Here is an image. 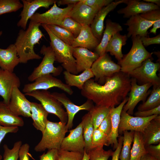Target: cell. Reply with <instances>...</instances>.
<instances>
[{
	"label": "cell",
	"instance_id": "obj_35",
	"mask_svg": "<svg viewBox=\"0 0 160 160\" xmlns=\"http://www.w3.org/2000/svg\"><path fill=\"white\" fill-rule=\"evenodd\" d=\"M111 108L95 105L89 111L94 130L98 128L109 113Z\"/></svg>",
	"mask_w": 160,
	"mask_h": 160
},
{
	"label": "cell",
	"instance_id": "obj_49",
	"mask_svg": "<svg viewBox=\"0 0 160 160\" xmlns=\"http://www.w3.org/2000/svg\"><path fill=\"white\" fill-rule=\"evenodd\" d=\"M134 114L135 116L142 117H147L153 115H160V105L151 109L141 111H138Z\"/></svg>",
	"mask_w": 160,
	"mask_h": 160
},
{
	"label": "cell",
	"instance_id": "obj_46",
	"mask_svg": "<svg viewBox=\"0 0 160 160\" xmlns=\"http://www.w3.org/2000/svg\"><path fill=\"white\" fill-rule=\"evenodd\" d=\"M81 1L93 9L99 11L103 7L109 4L113 0H80Z\"/></svg>",
	"mask_w": 160,
	"mask_h": 160
},
{
	"label": "cell",
	"instance_id": "obj_34",
	"mask_svg": "<svg viewBox=\"0 0 160 160\" xmlns=\"http://www.w3.org/2000/svg\"><path fill=\"white\" fill-rule=\"evenodd\" d=\"M81 122L85 143L84 150L87 153L92 148V139L94 130L93 126L89 112L82 117Z\"/></svg>",
	"mask_w": 160,
	"mask_h": 160
},
{
	"label": "cell",
	"instance_id": "obj_24",
	"mask_svg": "<svg viewBox=\"0 0 160 160\" xmlns=\"http://www.w3.org/2000/svg\"><path fill=\"white\" fill-rule=\"evenodd\" d=\"M128 99V97H127L117 107L110 108L109 113L111 120V132L107 137V146L113 145L114 150L116 149L118 145V128L121 113Z\"/></svg>",
	"mask_w": 160,
	"mask_h": 160
},
{
	"label": "cell",
	"instance_id": "obj_55",
	"mask_svg": "<svg viewBox=\"0 0 160 160\" xmlns=\"http://www.w3.org/2000/svg\"><path fill=\"white\" fill-rule=\"evenodd\" d=\"M80 0H57L56 3L59 5L71 4L75 5Z\"/></svg>",
	"mask_w": 160,
	"mask_h": 160
},
{
	"label": "cell",
	"instance_id": "obj_44",
	"mask_svg": "<svg viewBox=\"0 0 160 160\" xmlns=\"http://www.w3.org/2000/svg\"><path fill=\"white\" fill-rule=\"evenodd\" d=\"M107 137L98 129H94L92 137L91 149L100 146H107Z\"/></svg>",
	"mask_w": 160,
	"mask_h": 160
},
{
	"label": "cell",
	"instance_id": "obj_14",
	"mask_svg": "<svg viewBox=\"0 0 160 160\" xmlns=\"http://www.w3.org/2000/svg\"><path fill=\"white\" fill-rule=\"evenodd\" d=\"M157 116L153 115L147 117H134L122 110L118 128L119 134H121L125 131H137L142 133L150 121Z\"/></svg>",
	"mask_w": 160,
	"mask_h": 160
},
{
	"label": "cell",
	"instance_id": "obj_31",
	"mask_svg": "<svg viewBox=\"0 0 160 160\" xmlns=\"http://www.w3.org/2000/svg\"><path fill=\"white\" fill-rule=\"evenodd\" d=\"M127 39L126 35H121L119 32L115 33L112 36L107 46L106 53L110 52L111 55L115 57L118 62L120 61L124 56L122 52V47L126 44Z\"/></svg>",
	"mask_w": 160,
	"mask_h": 160
},
{
	"label": "cell",
	"instance_id": "obj_27",
	"mask_svg": "<svg viewBox=\"0 0 160 160\" xmlns=\"http://www.w3.org/2000/svg\"><path fill=\"white\" fill-rule=\"evenodd\" d=\"M122 30V27L119 23L113 22L111 20L108 19L106 21L105 28L103 32L101 41L95 49V52L99 56L105 54L107 46L112 36Z\"/></svg>",
	"mask_w": 160,
	"mask_h": 160
},
{
	"label": "cell",
	"instance_id": "obj_3",
	"mask_svg": "<svg viewBox=\"0 0 160 160\" xmlns=\"http://www.w3.org/2000/svg\"><path fill=\"white\" fill-rule=\"evenodd\" d=\"M47 33L50 40V46L54 52L55 61L61 64L66 71L77 75L75 60L73 55V47L56 36L46 25H41Z\"/></svg>",
	"mask_w": 160,
	"mask_h": 160
},
{
	"label": "cell",
	"instance_id": "obj_41",
	"mask_svg": "<svg viewBox=\"0 0 160 160\" xmlns=\"http://www.w3.org/2000/svg\"><path fill=\"white\" fill-rule=\"evenodd\" d=\"M59 26L61 27L71 33L75 38L79 35L82 25L73 20L71 17H65Z\"/></svg>",
	"mask_w": 160,
	"mask_h": 160
},
{
	"label": "cell",
	"instance_id": "obj_11",
	"mask_svg": "<svg viewBox=\"0 0 160 160\" xmlns=\"http://www.w3.org/2000/svg\"><path fill=\"white\" fill-rule=\"evenodd\" d=\"M56 2L45 12L35 13L30 19V21L41 24L59 25L64 18L68 16L74 5H69L65 8H61L57 6Z\"/></svg>",
	"mask_w": 160,
	"mask_h": 160
},
{
	"label": "cell",
	"instance_id": "obj_19",
	"mask_svg": "<svg viewBox=\"0 0 160 160\" xmlns=\"http://www.w3.org/2000/svg\"><path fill=\"white\" fill-rule=\"evenodd\" d=\"M153 24V22L145 19L140 15L131 17L124 24L128 26V32L126 35L127 38H133L138 36L140 37H147L148 30Z\"/></svg>",
	"mask_w": 160,
	"mask_h": 160
},
{
	"label": "cell",
	"instance_id": "obj_25",
	"mask_svg": "<svg viewBox=\"0 0 160 160\" xmlns=\"http://www.w3.org/2000/svg\"><path fill=\"white\" fill-rule=\"evenodd\" d=\"M100 41L94 35L89 25H82L80 32L73 40V48L80 47L88 49H95Z\"/></svg>",
	"mask_w": 160,
	"mask_h": 160
},
{
	"label": "cell",
	"instance_id": "obj_23",
	"mask_svg": "<svg viewBox=\"0 0 160 160\" xmlns=\"http://www.w3.org/2000/svg\"><path fill=\"white\" fill-rule=\"evenodd\" d=\"M73 55L75 60L78 73L90 69L94 62L99 57L95 52L80 47L73 48Z\"/></svg>",
	"mask_w": 160,
	"mask_h": 160
},
{
	"label": "cell",
	"instance_id": "obj_53",
	"mask_svg": "<svg viewBox=\"0 0 160 160\" xmlns=\"http://www.w3.org/2000/svg\"><path fill=\"white\" fill-rule=\"evenodd\" d=\"M30 146L28 143L22 145L20 148L19 157L20 160H29V156L28 155Z\"/></svg>",
	"mask_w": 160,
	"mask_h": 160
},
{
	"label": "cell",
	"instance_id": "obj_45",
	"mask_svg": "<svg viewBox=\"0 0 160 160\" xmlns=\"http://www.w3.org/2000/svg\"><path fill=\"white\" fill-rule=\"evenodd\" d=\"M84 153L60 149L58 150V160H82Z\"/></svg>",
	"mask_w": 160,
	"mask_h": 160
},
{
	"label": "cell",
	"instance_id": "obj_56",
	"mask_svg": "<svg viewBox=\"0 0 160 160\" xmlns=\"http://www.w3.org/2000/svg\"><path fill=\"white\" fill-rule=\"evenodd\" d=\"M140 160H159L147 153L143 156Z\"/></svg>",
	"mask_w": 160,
	"mask_h": 160
},
{
	"label": "cell",
	"instance_id": "obj_17",
	"mask_svg": "<svg viewBox=\"0 0 160 160\" xmlns=\"http://www.w3.org/2000/svg\"><path fill=\"white\" fill-rule=\"evenodd\" d=\"M69 131L68 135L63 138L60 149L84 153L85 143L81 122Z\"/></svg>",
	"mask_w": 160,
	"mask_h": 160
},
{
	"label": "cell",
	"instance_id": "obj_57",
	"mask_svg": "<svg viewBox=\"0 0 160 160\" xmlns=\"http://www.w3.org/2000/svg\"><path fill=\"white\" fill-rule=\"evenodd\" d=\"M143 1L156 4L159 7L160 6V0H144Z\"/></svg>",
	"mask_w": 160,
	"mask_h": 160
},
{
	"label": "cell",
	"instance_id": "obj_20",
	"mask_svg": "<svg viewBox=\"0 0 160 160\" xmlns=\"http://www.w3.org/2000/svg\"><path fill=\"white\" fill-rule=\"evenodd\" d=\"M126 0H116L97 12L90 27L95 36L100 41L101 39L104 31V21L107 15L113 10L119 4L124 3Z\"/></svg>",
	"mask_w": 160,
	"mask_h": 160
},
{
	"label": "cell",
	"instance_id": "obj_8",
	"mask_svg": "<svg viewBox=\"0 0 160 160\" xmlns=\"http://www.w3.org/2000/svg\"><path fill=\"white\" fill-rule=\"evenodd\" d=\"M152 58L147 59L141 66L127 74L143 84L150 83L153 86V88H155L160 86V78L157 74L160 64L159 63L153 62Z\"/></svg>",
	"mask_w": 160,
	"mask_h": 160
},
{
	"label": "cell",
	"instance_id": "obj_43",
	"mask_svg": "<svg viewBox=\"0 0 160 160\" xmlns=\"http://www.w3.org/2000/svg\"><path fill=\"white\" fill-rule=\"evenodd\" d=\"M22 145L21 141H17L14 144L12 148L10 149L6 144L4 145L3 160H17L19 150Z\"/></svg>",
	"mask_w": 160,
	"mask_h": 160
},
{
	"label": "cell",
	"instance_id": "obj_38",
	"mask_svg": "<svg viewBox=\"0 0 160 160\" xmlns=\"http://www.w3.org/2000/svg\"><path fill=\"white\" fill-rule=\"evenodd\" d=\"M46 25L50 31L58 38L67 44L72 46L75 37L71 33L65 28L57 25L52 24Z\"/></svg>",
	"mask_w": 160,
	"mask_h": 160
},
{
	"label": "cell",
	"instance_id": "obj_33",
	"mask_svg": "<svg viewBox=\"0 0 160 160\" xmlns=\"http://www.w3.org/2000/svg\"><path fill=\"white\" fill-rule=\"evenodd\" d=\"M133 142L130 160H140L143 156L148 153L145 147L142 133L135 132Z\"/></svg>",
	"mask_w": 160,
	"mask_h": 160
},
{
	"label": "cell",
	"instance_id": "obj_12",
	"mask_svg": "<svg viewBox=\"0 0 160 160\" xmlns=\"http://www.w3.org/2000/svg\"><path fill=\"white\" fill-rule=\"evenodd\" d=\"M150 83L142 85L137 84L136 80L134 78L131 79V87L127 101L123 107V110L130 115L133 114L134 110L137 104L140 101H145L150 93L149 89L152 86Z\"/></svg>",
	"mask_w": 160,
	"mask_h": 160
},
{
	"label": "cell",
	"instance_id": "obj_7",
	"mask_svg": "<svg viewBox=\"0 0 160 160\" xmlns=\"http://www.w3.org/2000/svg\"><path fill=\"white\" fill-rule=\"evenodd\" d=\"M40 53L44 57L39 64L34 69L31 74L28 76V80L33 82L38 77L45 75L52 74L54 76L60 75L63 71L62 66H54L55 61V55L53 50L50 46L43 45L40 50Z\"/></svg>",
	"mask_w": 160,
	"mask_h": 160
},
{
	"label": "cell",
	"instance_id": "obj_54",
	"mask_svg": "<svg viewBox=\"0 0 160 160\" xmlns=\"http://www.w3.org/2000/svg\"><path fill=\"white\" fill-rule=\"evenodd\" d=\"M123 136H120L119 137L118 141V145L115 149L113 152L112 156V160H119V156L120 151L122 148L123 143Z\"/></svg>",
	"mask_w": 160,
	"mask_h": 160
},
{
	"label": "cell",
	"instance_id": "obj_48",
	"mask_svg": "<svg viewBox=\"0 0 160 160\" xmlns=\"http://www.w3.org/2000/svg\"><path fill=\"white\" fill-rule=\"evenodd\" d=\"M111 123L110 113L102 121L98 129L108 136L111 132Z\"/></svg>",
	"mask_w": 160,
	"mask_h": 160
},
{
	"label": "cell",
	"instance_id": "obj_26",
	"mask_svg": "<svg viewBox=\"0 0 160 160\" xmlns=\"http://www.w3.org/2000/svg\"><path fill=\"white\" fill-rule=\"evenodd\" d=\"M20 60L14 44H10L6 49L0 48V68L1 69L13 72Z\"/></svg>",
	"mask_w": 160,
	"mask_h": 160
},
{
	"label": "cell",
	"instance_id": "obj_36",
	"mask_svg": "<svg viewBox=\"0 0 160 160\" xmlns=\"http://www.w3.org/2000/svg\"><path fill=\"white\" fill-rule=\"evenodd\" d=\"M134 131H125L123 133V143L120 152V160H130L131 145L133 141Z\"/></svg>",
	"mask_w": 160,
	"mask_h": 160
},
{
	"label": "cell",
	"instance_id": "obj_22",
	"mask_svg": "<svg viewBox=\"0 0 160 160\" xmlns=\"http://www.w3.org/2000/svg\"><path fill=\"white\" fill-rule=\"evenodd\" d=\"M126 7L117 11L119 14H123L124 18H129L137 15L145 13L153 10L159 9V7L150 3L136 0H126Z\"/></svg>",
	"mask_w": 160,
	"mask_h": 160
},
{
	"label": "cell",
	"instance_id": "obj_18",
	"mask_svg": "<svg viewBox=\"0 0 160 160\" xmlns=\"http://www.w3.org/2000/svg\"><path fill=\"white\" fill-rule=\"evenodd\" d=\"M21 82L19 78L14 72L1 69L0 71V96L3 102L8 105L14 88H19Z\"/></svg>",
	"mask_w": 160,
	"mask_h": 160
},
{
	"label": "cell",
	"instance_id": "obj_60",
	"mask_svg": "<svg viewBox=\"0 0 160 160\" xmlns=\"http://www.w3.org/2000/svg\"><path fill=\"white\" fill-rule=\"evenodd\" d=\"M1 68H0V71L1 70Z\"/></svg>",
	"mask_w": 160,
	"mask_h": 160
},
{
	"label": "cell",
	"instance_id": "obj_50",
	"mask_svg": "<svg viewBox=\"0 0 160 160\" xmlns=\"http://www.w3.org/2000/svg\"><path fill=\"white\" fill-rule=\"evenodd\" d=\"M145 147L148 154L160 160V143L156 145L145 146Z\"/></svg>",
	"mask_w": 160,
	"mask_h": 160
},
{
	"label": "cell",
	"instance_id": "obj_51",
	"mask_svg": "<svg viewBox=\"0 0 160 160\" xmlns=\"http://www.w3.org/2000/svg\"><path fill=\"white\" fill-rule=\"evenodd\" d=\"M18 127H7L0 125V144L6 135L8 133H15L18 131ZM2 158L0 154V160Z\"/></svg>",
	"mask_w": 160,
	"mask_h": 160
},
{
	"label": "cell",
	"instance_id": "obj_40",
	"mask_svg": "<svg viewBox=\"0 0 160 160\" xmlns=\"http://www.w3.org/2000/svg\"><path fill=\"white\" fill-rule=\"evenodd\" d=\"M23 7V4L19 0H0V15L15 12Z\"/></svg>",
	"mask_w": 160,
	"mask_h": 160
},
{
	"label": "cell",
	"instance_id": "obj_16",
	"mask_svg": "<svg viewBox=\"0 0 160 160\" xmlns=\"http://www.w3.org/2000/svg\"><path fill=\"white\" fill-rule=\"evenodd\" d=\"M8 105L16 115L31 117V102L27 99L18 87L14 88Z\"/></svg>",
	"mask_w": 160,
	"mask_h": 160
},
{
	"label": "cell",
	"instance_id": "obj_2",
	"mask_svg": "<svg viewBox=\"0 0 160 160\" xmlns=\"http://www.w3.org/2000/svg\"><path fill=\"white\" fill-rule=\"evenodd\" d=\"M40 23L30 21L27 30H20L14 44L20 63H26L30 60L41 59L34 50L44 35L39 28Z\"/></svg>",
	"mask_w": 160,
	"mask_h": 160
},
{
	"label": "cell",
	"instance_id": "obj_29",
	"mask_svg": "<svg viewBox=\"0 0 160 160\" xmlns=\"http://www.w3.org/2000/svg\"><path fill=\"white\" fill-rule=\"evenodd\" d=\"M24 122L22 118L13 113L8 105L0 101V125L4 127H22Z\"/></svg>",
	"mask_w": 160,
	"mask_h": 160
},
{
	"label": "cell",
	"instance_id": "obj_5",
	"mask_svg": "<svg viewBox=\"0 0 160 160\" xmlns=\"http://www.w3.org/2000/svg\"><path fill=\"white\" fill-rule=\"evenodd\" d=\"M140 37L138 36L132 38V44L130 51L118 62L120 71L128 74L141 66L145 60L152 57V53L145 49Z\"/></svg>",
	"mask_w": 160,
	"mask_h": 160
},
{
	"label": "cell",
	"instance_id": "obj_6",
	"mask_svg": "<svg viewBox=\"0 0 160 160\" xmlns=\"http://www.w3.org/2000/svg\"><path fill=\"white\" fill-rule=\"evenodd\" d=\"M25 95L33 97L39 101L47 112L55 115L60 122L67 123L68 116L63 105L49 92L47 90H37L25 93Z\"/></svg>",
	"mask_w": 160,
	"mask_h": 160
},
{
	"label": "cell",
	"instance_id": "obj_39",
	"mask_svg": "<svg viewBox=\"0 0 160 160\" xmlns=\"http://www.w3.org/2000/svg\"><path fill=\"white\" fill-rule=\"evenodd\" d=\"M103 146H98L90 150L87 153L89 160H108L113 152L111 149L105 150Z\"/></svg>",
	"mask_w": 160,
	"mask_h": 160
},
{
	"label": "cell",
	"instance_id": "obj_59",
	"mask_svg": "<svg viewBox=\"0 0 160 160\" xmlns=\"http://www.w3.org/2000/svg\"><path fill=\"white\" fill-rule=\"evenodd\" d=\"M2 31H0V36L2 35Z\"/></svg>",
	"mask_w": 160,
	"mask_h": 160
},
{
	"label": "cell",
	"instance_id": "obj_58",
	"mask_svg": "<svg viewBox=\"0 0 160 160\" xmlns=\"http://www.w3.org/2000/svg\"><path fill=\"white\" fill-rule=\"evenodd\" d=\"M82 160H89L88 155L85 150Z\"/></svg>",
	"mask_w": 160,
	"mask_h": 160
},
{
	"label": "cell",
	"instance_id": "obj_28",
	"mask_svg": "<svg viewBox=\"0 0 160 160\" xmlns=\"http://www.w3.org/2000/svg\"><path fill=\"white\" fill-rule=\"evenodd\" d=\"M145 146L160 143V115L152 120L142 133Z\"/></svg>",
	"mask_w": 160,
	"mask_h": 160
},
{
	"label": "cell",
	"instance_id": "obj_30",
	"mask_svg": "<svg viewBox=\"0 0 160 160\" xmlns=\"http://www.w3.org/2000/svg\"><path fill=\"white\" fill-rule=\"evenodd\" d=\"M31 113L33 126L42 133L48 121L47 118L49 113L41 104L33 102H31Z\"/></svg>",
	"mask_w": 160,
	"mask_h": 160
},
{
	"label": "cell",
	"instance_id": "obj_47",
	"mask_svg": "<svg viewBox=\"0 0 160 160\" xmlns=\"http://www.w3.org/2000/svg\"><path fill=\"white\" fill-rule=\"evenodd\" d=\"M28 155L33 160H36L33 157L30 153ZM39 160H58V150L52 149L48 150L46 153H44L39 157Z\"/></svg>",
	"mask_w": 160,
	"mask_h": 160
},
{
	"label": "cell",
	"instance_id": "obj_10",
	"mask_svg": "<svg viewBox=\"0 0 160 160\" xmlns=\"http://www.w3.org/2000/svg\"><path fill=\"white\" fill-rule=\"evenodd\" d=\"M52 87L60 89L70 95L73 93L71 87L51 74L41 76L33 82L25 84L22 91L25 93L37 90H47Z\"/></svg>",
	"mask_w": 160,
	"mask_h": 160
},
{
	"label": "cell",
	"instance_id": "obj_32",
	"mask_svg": "<svg viewBox=\"0 0 160 160\" xmlns=\"http://www.w3.org/2000/svg\"><path fill=\"white\" fill-rule=\"evenodd\" d=\"M63 74L66 84L71 87H76L81 90L85 83L94 77L91 69L85 70L79 75L73 74L66 71Z\"/></svg>",
	"mask_w": 160,
	"mask_h": 160
},
{
	"label": "cell",
	"instance_id": "obj_1",
	"mask_svg": "<svg viewBox=\"0 0 160 160\" xmlns=\"http://www.w3.org/2000/svg\"><path fill=\"white\" fill-rule=\"evenodd\" d=\"M131 87V79L121 71L107 78L104 84L91 79L84 84L81 94L96 105L111 108L118 105L127 97Z\"/></svg>",
	"mask_w": 160,
	"mask_h": 160
},
{
	"label": "cell",
	"instance_id": "obj_21",
	"mask_svg": "<svg viewBox=\"0 0 160 160\" xmlns=\"http://www.w3.org/2000/svg\"><path fill=\"white\" fill-rule=\"evenodd\" d=\"M98 11L80 0L74 5L68 16L82 25L90 26Z\"/></svg>",
	"mask_w": 160,
	"mask_h": 160
},
{
	"label": "cell",
	"instance_id": "obj_37",
	"mask_svg": "<svg viewBox=\"0 0 160 160\" xmlns=\"http://www.w3.org/2000/svg\"><path fill=\"white\" fill-rule=\"evenodd\" d=\"M160 105V86L153 88L146 101L138 106V111L153 109Z\"/></svg>",
	"mask_w": 160,
	"mask_h": 160
},
{
	"label": "cell",
	"instance_id": "obj_52",
	"mask_svg": "<svg viewBox=\"0 0 160 160\" xmlns=\"http://www.w3.org/2000/svg\"><path fill=\"white\" fill-rule=\"evenodd\" d=\"M140 39L144 47L154 44H160V34L153 37H140Z\"/></svg>",
	"mask_w": 160,
	"mask_h": 160
},
{
	"label": "cell",
	"instance_id": "obj_13",
	"mask_svg": "<svg viewBox=\"0 0 160 160\" xmlns=\"http://www.w3.org/2000/svg\"><path fill=\"white\" fill-rule=\"evenodd\" d=\"M51 94L62 103L66 109L68 118L66 127L68 130L73 127L74 116L78 112L82 110L89 111L94 106L93 102L88 99L83 104L77 105L73 103L64 93L53 92Z\"/></svg>",
	"mask_w": 160,
	"mask_h": 160
},
{
	"label": "cell",
	"instance_id": "obj_15",
	"mask_svg": "<svg viewBox=\"0 0 160 160\" xmlns=\"http://www.w3.org/2000/svg\"><path fill=\"white\" fill-rule=\"evenodd\" d=\"M21 1L23 3V9L20 15L21 18L17 23V25L25 30L28 20L38 9L41 7L48 8L57 0H22Z\"/></svg>",
	"mask_w": 160,
	"mask_h": 160
},
{
	"label": "cell",
	"instance_id": "obj_42",
	"mask_svg": "<svg viewBox=\"0 0 160 160\" xmlns=\"http://www.w3.org/2000/svg\"><path fill=\"white\" fill-rule=\"evenodd\" d=\"M140 15L145 19L153 22V28L150 33L156 34L157 29L160 28V10H152Z\"/></svg>",
	"mask_w": 160,
	"mask_h": 160
},
{
	"label": "cell",
	"instance_id": "obj_4",
	"mask_svg": "<svg viewBox=\"0 0 160 160\" xmlns=\"http://www.w3.org/2000/svg\"><path fill=\"white\" fill-rule=\"evenodd\" d=\"M66 123L53 122L48 120L39 142L35 146L34 150L37 152L46 149H60L65 134L68 131Z\"/></svg>",
	"mask_w": 160,
	"mask_h": 160
},
{
	"label": "cell",
	"instance_id": "obj_9",
	"mask_svg": "<svg viewBox=\"0 0 160 160\" xmlns=\"http://www.w3.org/2000/svg\"><path fill=\"white\" fill-rule=\"evenodd\" d=\"M90 69L95 77V80L98 81L99 84H103L107 78L120 71L121 67L105 53L94 62Z\"/></svg>",
	"mask_w": 160,
	"mask_h": 160
}]
</instances>
